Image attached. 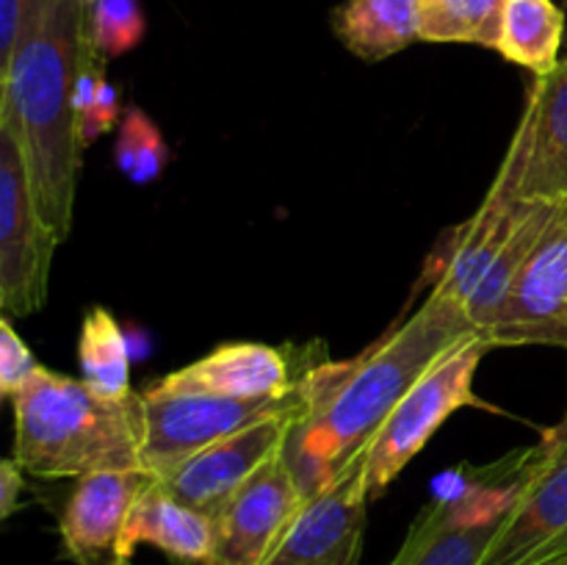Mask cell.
<instances>
[{
	"label": "cell",
	"instance_id": "obj_13",
	"mask_svg": "<svg viewBox=\"0 0 567 565\" xmlns=\"http://www.w3.org/2000/svg\"><path fill=\"white\" fill-rule=\"evenodd\" d=\"M299 408L302 404L280 410L269 419L255 421V424L210 443L203 452L192 454L181 465L158 476V482L183 504L214 518L244 482L252 480L275 454H280L288 427Z\"/></svg>",
	"mask_w": 567,
	"mask_h": 565
},
{
	"label": "cell",
	"instance_id": "obj_17",
	"mask_svg": "<svg viewBox=\"0 0 567 565\" xmlns=\"http://www.w3.org/2000/svg\"><path fill=\"white\" fill-rule=\"evenodd\" d=\"M142 543L161 548L177 565H208L214 554V518L183 504L153 480L133 504L122 548L133 557Z\"/></svg>",
	"mask_w": 567,
	"mask_h": 565
},
{
	"label": "cell",
	"instance_id": "obj_21",
	"mask_svg": "<svg viewBox=\"0 0 567 565\" xmlns=\"http://www.w3.org/2000/svg\"><path fill=\"white\" fill-rule=\"evenodd\" d=\"M507 0H419L421 42L496 50Z\"/></svg>",
	"mask_w": 567,
	"mask_h": 565
},
{
	"label": "cell",
	"instance_id": "obj_22",
	"mask_svg": "<svg viewBox=\"0 0 567 565\" xmlns=\"http://www.w3.org/2000/svg\"><path fill=\"white\" fill-rule=\"evenodd\" d=\"M169 144L161 136L158 125L144 114L142 109L131 105L120 120V133L114 142L116 170L136 186L158 181L161 172L169 164Z\"/></svg>",
	"mask_w": 567,
	"mask_h": 565
},
{
	"label": "cell",
	"instance_id": "obj_28",
	"mask_svg": "<svg viewBox=\"0 0 567 565\" xmlns=\"http://www.w3.org/2000/svg\"><path fill=\"white\" fill-rule=\"evenodd\" d=\"M6 310V305H3V291H0V314H3Z\"/></svg>",
	"mask_w": 567,
	"mask_h": 565
},
{
	"label": "cell",
	"instance_id": "obj_6",
	"mask_svg": "<svg viewBox=\"0 0 567 565\" xmlns=\"http://www.w3.org/2000/svg\"><path fill=\"white\" fill-rule=\"evenodd\" d=\"M491 349L482 336L465 338L399 399L363 449L365 491L371 502L391 487L410 460L446 424L449 415L476 404L474 374Z\"/></svg>",
	"mask_w": 567,
	"mask_h": 565
},
{
	"label": "cell",
	"instance_id": "obj_18",
	"mask_svg": "<svg viewBox=\"0 0 567 565\" xmlns=\"http://www.w3.org/2000/svg\"><path fill=\"white\" fill-rule=\"evenodd\" d=\"M330 22L338 42L363 61L391 59L421 42L419 0H343Z\"/></svg>",
	"mask_w": 567,
	"mask_h": 565
},
{
	"label": "cell",
	"instance_id": "obj_25",
	"mask_svg": "<svg viewBox=\"0 0 567 565\" xmlns=\"http://www.w3.org/2000/svg\"><path fill=\"white\" fill-rule=\"evenodd\" d=\"M28 0H0V83H6Z\"/></svg>",
	"mask_w": 567,
	"mask_h": 565
},
{
	"label": "cell",
	"instance_id": "obj_16",
	"mask_svg": "<svg viewBox=\"0 0 567 565\" xmlns=\"http://www.w3.org/2000/svg\"><path fill=\"white\" fill-rule=\"evenodd\" d=\"M297 386L286 355L269 343H221L205 358L153 382L155 391L208 393L225 399L282 397Z\"/></svg>",
	"mask_w": 567,
	"mask_h": 565
},
{
	"label": "cell",
	"instance_id": "obj_20",
	"mask_svg": "<svg viewBox=\"0 0 567 565\" xmlns=\"http://www.w3.org/2000/svg\"><path fill=\"white\" fill-rule=\"evenodd\" d=\"M78 366H81V380L97 393L122 399L133 391L127 343L111 310L92 308L83 316L81 336H78Z\"/></svg>",
	"mask_w": 567,
	"mask_h": 565
},
{
	"label": "cell",
	"instance_id": "obj_14",
	"mask_svg": "<svg viewBox=\"0 0 567 565\" xmlns=\"http://www.w3.org/2000/svg\"><path fill=\"white\" fill-rule=\"evenodd\" d=\"M302 502L286 460L275 454L214 515V554L208 565H264Z\"/></svg>",
	"mask_w": 567,
	"mask_h": 565
},
{
	"label": "cell",
	"instance_id": "obj_11",
	"mask_svg": "<svg viewBox=\"0 0 567 565\" xmlns=\"http://www.w3.org/2000/svg\"><path fill=\"white\" fill-rule=\"evenodd\" d=\"M493 183L513 197L567 205V59L532 83Z\"/></svg>",
	"mask_w": 567,
	"mask_h": 565
},
{
	"label": "cell",
	"instance_id": "obj_15",
	"mask_svg": "<svg viewBox=\"0 0 567 565\" xmlns=\"http://www.w3.org/2000/svg\"><path fill=\"white\" fill-rule=\"evenodd\" d=\"M147 471H94L75 480L61 513L64 554L75 565H131L122 548L131 510L153 482Z\"/></svg>",
	"mask_w": 567,
	"mask_h": 565
},
{
	"label": "cell",
	"instance_id": "obj_1",
	"mask_svg": "<svg viewBox=\"0 0 567 565\" xmlns=\"http://www.w3.org/2000/svg\"><path fill=\"white\" fill-rule=\"evenodd\" d=\"M480 336L465 310L441 291L352 360L324 363L299 377L302 408L280 458L305 499L330 485L363 454L399 399L460 341Z\"/></svg>",
	"mask_w": 567,
	"mask_h": 565
},
{
	"label": "cell",
	"instance_id": "obj_2",
	"mask_svg": "<svg viewBox=\"0 0 567 565\" xmlns=\"http://www.w3.org/2000/svg\"><path fill=\"white\" fill-rule=\"evenodd\" d=\"M89 0H28L6 72V120L31 170L39 210L53 236L70 238L81 138L75 86L89 50Z\"/></svg>",
	"mask_w": 567,
	"mask_h": 565
},
{
	"label": "cell",
	"instance_id": "obj_19",
	"mask_svg": "<svg viewBox=\"0 0 567 565\" xmlns=\"http://www.w3.org/2000/svg\"><path fill=\"white\" fill-rule=\"evenodd\" d=\"M565 11L554 0H507L498 25L496 50L513 64L548 75L559 64Z\"/></svg>",
	"mask_w": 567,
	"mask_h": 565
},
{
	"label": "cell",
	"instance_id": "obj_23",
	"mask_svg": "<svg viewBox=\"0 0 567 565\" xmlns=\"http://www.w3.org/2000/svg\"><path fill=\"white\" fill-rule=\"evenodd\" d=\"M105 64H109V61H105L103 55H97V50L89 44L86 59H83L81 75H78L75 86L78 138H81L83 150L92 142H97L109 127H114L116 120H122L120 92H116L114 83L105 78Z\"/></svg>",
	"mask_w": 567,
	"mask_h": 565
},
{
	"label": "cell",
	"instance_id": "obj_27",
	"mask_svg": "<svg viewBox=\"0 0 567 565\" xmlns=\"http://www.w3.org/2000/svg\"><path fill=\"white\" fill-rule=\"evenodd\" d=\"M6 114V83H0V122H3Z\"/></svg>",
	"mask_w": 567,
	"mask_h": 565
},
{
	"label": "cell",
	"instance_id": "obj_10",
	"mask_svg": "<svg viewBox=\"0 0 567 565\" xmlns=\"http://www.w3.org/2000/svg\"><path fill=\"white\" fill-rule=\"evenodd\" d=\"M482 338L493 349L526 343L567 349V205L557 208Z\"/></svg>",
	"mask_w": 567,
	"mask_h": 565
},
{
	"label": "cell",
	"instance_id": "obj_9",
	"mask_svg": "<svg viewBox=\"0 0 567 565\" xmlns=\"http://www.w3.org/2000/svg\"><path fill=\"white\" fill-rule=\"evenodd\" d=\"M480 565H567V415L532 446L515 502Z\"/></svg>",
	"mask_w": 567,
	"mask_h": 565
},
{
	"label": "cell",
	"instance_id": "obj_24",
	"mask_svg": "<svg viewBox=\"0 0 567 565\" xmlns=\"http://www.w3.org/2000/svg\"><path fill=\"white\" fill-rule=\"evenodd\" d=\"M37 369L39 363L28 343L17 336L9 321L0 319V397H14Z\"/></svg>",
	"mask_w": 567,
	"mask_h": 565
},
{
	"label": "cell",
	"instance_id": "obj_7",
	"mask_svg": "<svg viewBox=\"0 0 567 565\" xmlns=\"http://www.w3.org/2000/svg\"><path fill=\"white\" fill-rule=\"evenodd\" d=\"M59 238L39 210L25 153L14 127L0 122V291L14 316L44 308Z\"/></svg>",
	"mask_w": 567,
	"mask_h": 565
},
{
	"label": "cell",
	"instance_id": "obj_8",
	"mask_svg": "<svg viewBox=\"0 0 567 565\" xmlns=\"http://www.w3.org/2000/svg\"><path fill=\"white\" fill-rule=\"evenodd\" d=\"M302 404V391L297 386L282 397L266 399H225L208 393H169L155 391L153 386L142 393L144 408V441L142 469L150 476H164L183 460L203 452L210 443L244 430L260 419L280 410Z\"/></svg>",
	"mask_w": 567,
	"mask_h": 565
},
{
	"label": "cell",
	"instance_id": "obj_26",
	"mask_svg": "<svg viewBox=\"0 0 567 565\" xmlns=\"http://www.w3.org/2000/svg\"><path fill=\"white\" fill-rule=\"evenodd\" d=\"M22 469L14 460L0 458V524L20 507Z\"/></svg>",
	"mask_w": 567,
	"mask_h": 565
},
{
	"label": "cell",
	"instance_id": "obj_5",
	"mask_svg": "<svg viewBox=\"0 0 567 565\" xmlns=\"http://www.w3.org/2000/svg\"><path fill=\"white\" fill-rule=\"evenodd\" d=\"M529 454L520 449L487 469L463 465L449 474L388 565H480L515 502Z\"/></svg>",
	"mask_w": 567,
	"mask_h": 565
},
{
	"label": "cell",
	"instance_id": "obj_12",
	"mask_svg": "<svg viewBox=\"0 0 567 565\" xmlns=\"http://www.w3.org/2000/svg\"><path fill=\"white\" fill-rule=\"evenodd\" d=\"M369 504L358 454L343 474L305 499L264 565H360Z\"/></svg>",
	"mask_w": 567,
	"mask_h": 565
},
{
	"label": "cell",
	"instance_id": "obj_3",
	"mask_svg": "<svg viewBox=\"0 0 567 565\" xmlns=\"http://www.w3.org/2000/svg\"><path fill=\"white\" fill-rule=\"evenodd\" d=\"M14 463L44 480L142 469V393L114 399L39 366L11 397ZM144 471V469H142Z\"/></svg>",
	"mask_w": 567,
	"mask_h": 565
},
{
	"label": "cell",
	"instance_id": "obj_4",
	"mask_svg": "<svg viewBox=\"0 0 567 565\" xmlns=\"http://www.w3.org/2000/svg\"><path fill=\"white\" fill-rule=\"evenodd\" d=\"M557 208L513 197L493 183L480 210L437 242L421 286L457 302L482 336Z\"/></svg>",
	"mask_w": 567,
	"mask_h": 565
}]
</instances>
